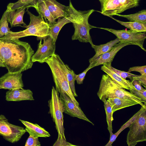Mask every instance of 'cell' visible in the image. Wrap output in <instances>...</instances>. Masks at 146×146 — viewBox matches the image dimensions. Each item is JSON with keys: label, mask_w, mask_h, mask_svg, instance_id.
Returning <instances> with one entry per match:
<instances>
[{"label": "cell", "mask_w": 146, "mask_h": 146, "mask_svg": "<svg viewBox=\"0 0 146 146\" xmlns=\"http://www.w3.org/2000/svg\"><path fill=\"white\" fill-rule=\"evenodd\" d=\"M21 72L15 73L8 72L0 78V89L9 90L23 88Z\"/></svg>", "instance_id": "cell-13"}, {"label": "cell", "mask_w": 146, "mask_h": 146, "mask_svg": "<svg viewBox=\"0 0 146 146\" xmlns=\"http://www.w3.org/2000/svg\"><path fill=\"white\" fill-rule=\"evenodd\" d=\"M42 40H43V43H42V40H40L37 50L32 56L31 60L33 62H38L43 63L45 59L55 54L56 42L51 36L48 35L45 36Z\"/></svg>", "instance_id": "cell-11"}, {"label": "cell", "mask_w": 146, "mask_h": 146, "mask_svg": "<svg viewBox=\"0 0 146 146\" xmlns=\"http://www.w3.org/2000/svg\"><path fill=\"white\" fill-rule=\"evenodd\" d=\"M26 132L23 127L12 124L4 115H0V135L12 143L18 141Z\"/></svg>", "instance_id": "cell-9"}, {"label": "cell", "mask_w": 146, "mask_h": 146, "mask_svg": "<svg viewBox=\"0 0 146 146\" xmlns=\"http://www.w3.org/2000/svg\"><path fill=\"white\" fill-rule=\"evenodd\" d=\"M117 38L113 40H111L106 44L99 45L93 44L91 46L95 52L94 55L89 60L90 63L94 61L98 57L110 50L113 47L120 42Z\"/></svg>", "instance_id": "cell-20"}, {"label": "cell", "mask_w": 146, "mask_h": 146, "mask_svg": "<svg viewBox=\"0 0 146 146\" xmlns=\"http://www.w3.org/2000/svg\"><path fill=\"white\" fill-rule=\"evenodd\" d=\"M117 15L127 19L130 21H137L146 23V10L143 9L134 14L122 15L116 14Z\"/></svg>", "instance_id": "cell-29"}, {"label": "cell", "mask_w": 146, "mask_h": 146, "mask_svg": "<svg viewBox=\"0 0 146 146\" xmlns=\"http://www.w3.org/2000/svg\"><path fill=\"white\" fill-rule=\"evenodd\" d=\"M128 127L126 142L128 146L146 141V106Z\"/></svg>", "instance_id": "cell-7"}, {"label": "cell", "mask_w": 146, "mask_h": 146, "mask_svg": "<svg viewBox=\"0 0 146 146\" xmlns=\"http://www.w3.org/2000/svg\"><path fill=\"white\" fill-rule=\"evenodd\" d=\"M25 9L22 8L15 11L10 10L8 15V21L11 27L16 26L22 27L21 25H26L23 20Z\"/></svg>", "instance_id": "cell-19"}, {"label": "cell", "mask_w": 146, "mask_h": 146, "mask_svg": "<svg viewBox=\"0 0 146 146\" xmlns=\"http://www.w3.org/2000/svg\"><path fill=\"white\" fill-rule=\"evenodd\" d=\"M27 13L29 15L30 22L28 25H23V27L26 29L18 32L12 31L7 35L0 38V40L6 41L19 39L28 36H37L38 40H42L44 37L50 35V27L48 23L45 22L43 17L39 14L35 16L28 10Z\"/></svg>", "instance_id": "cell-3"}, {"label": "cell", "mask_w": 146, "mask_h": 146, "mask_svg": "<svg viewBox=\"0 0 146 146\" xmlns=\"http://www.w3.org/2000/svg\"><path fill=\"white\" fill-rule=\"evenodd\" d=\"M44 1L55 20L67 16L68 6L62 5L55 0H44Z\"/></svg>", "instance_id": "cell-17"}, {"label": "cell", "mask_w": 146, "mask_h": 146, "mask_svg": "<svg viewBox=\"0 0 146 146\" xmlns=\"http://www.w3.org/2000/svg\"><path fill=\"white\" fill-rule=\"evenodd\" d=\"M139 0H99L102 14L109 17L138 7Z\"/></svg>", "instance_id": "cell-8"}, {"label": "cell", "mask_w": 146, "mask_h": 146, "mask_svg": "<svg viewBox=\"0 0 146 146\" xmlns=\"http://www.w3.org/2000/svg\"><path fill=\"white\" fill-rule=\"evenodd\" d=\"M19 120L25 125L26 132L30 135L37 138L47 137L50 136L48 132L38 124L21 119Z\"/></svg>", "instance_id": "cell-18"}, {"label": "cell", "mask_w": 146, "mask_h": 146, "mask_svg": "<svg viewBox=\"0 0 146 146\" xmlns=\"http://www.w3.org/2000/svg\"><path fill=\"white\" fill-rule=\"evenodd\" d=\"M71 23L68 17L58 19L54 25L50 27V35L56 42L59 33L63 27L67 23Z\"/></svg>", "instance_id": "cell-24"}, {"label": "cell", "mask_w": 146, "mask_h": 146, "mask_svg": "<svg viewBox=\"0 0 146 146\" xmlns=\"http://www.w3.org/2000/svg\"><path fill=\"white\" fill-rule=\"evenodd\" d=\"M101 70L123 88L129 91L136 90L131 81L123 78L113 70L111 63H107L103 64Z\"/></svg>", "instance_id": "cell-15"}, {"label": "cell", "mask_w": 146, "mask_h": 146, "mask_svg": "<svg viewBox=\"0 0 146 146\" xmlns=\"http://www.w3.org/2000/svg\"><path fill=\"white\" fill-rule=\"evenodd\" d=\"M97 95L103 102L108 99L118 98L135 101L143 106L146 103L133 93L121 87L108 74L102 76Z\"/></svg>", "instance_id": "cell-4"}, {"label": "cell", "mask_w": 146, "mask_h": 146, "mask_svg": "<svg viewBox=\"0 0 146 146\" xmlns=\"http://www.w3.org/2000/svg\"><path fill=\"white\" fill-rule=\"evenodd\" d=\"M35 8L38 14H40L44 18L46 22H47V20L48 21V24L50 27L56 23V20L54 19L44 1L39 3Z\"/></svg>", "instance_id": "cell-26"}, {"label": "cell", "mask_w": 146, "mask_h": 146, "mask_svg": "<svg viewBox=\"0 0 146 146\" xmlns=\"http://www.w3.org/2000/svg\"><path fill=\"white\" fill-rule=\"evenodd\" d=\"M104 106L106 116V121L108 124V129L110 133V136L113 133L112 126V122L113 120V114L112 108L109 102L106 100L104 101Z\"/></svg>", "instance_id": "cell-30"}, {"label": "cell", "mask_w": 146, "mask_h": 146, "mask_svg": "<svg viewBox=\"0 0 146 146\" xmlns=\"http://www.w3.org/2000/svg\"><path fill=\"white\" fill-rule=\"evenodd\" d=\"M146 104L143 106L140 110L136 114H135L128 121L123 125L116 133L113 134L110 136V140L105 146H111L113 142L115 141L116 138L120 133L124 129L128 127L132 123L137 116L142 111L144 108L146 106Z\"/></svg>", "instance_id": "cell-27"}, {"label": "cell", "mask_w": 146, "mask_h": 146, "mask_svg": "<svg viewBox=\"0 0 146 146\" xmlns=\"http://www.w3.org/2000/svg\"><path fill=\"white\" fill-rule=\"evenodd\" d=\"M59 98L62 102L63 112L73 117H76L91 123L94 124L88 119L79 106L76 104L65 94H60Z\"/></svg>", "instance_id": "cell-12"}, {"label": "cell", "mask_w": 146, "mask_h": 146, "mask_svg": "<svg viewBox=\"0 0 146 146\" xmlns=\"http://www.w3.org/2000/svg\"><path fill=\"white\" fill-rule=\"evenodd\" d=\"M60 58L58 55L54 54L45 59L44 62L48 64L51 69L56 90L60 94H65L74 103L79 106L72 93L66 76L62 69Z\"/></svg>", "instance_id": "cell-5"}, {"label": "cell", "mask_w": 146, "mask_h": 146, "mask_svg": "<svg viewBox=\"0 0 146 146\" xmlns=\"http://www.w3.org/2000/svg\"></svg>", "instance_id": "cell-40"}, {"label": "cell", "mask_w": 146, "mask_h": 146, "mask_svg": "<svg viewBox=\"0 0 146 146\" xmlns=\"http://www.w3.org/2000/svg\"><path fill=\"white\" fill-rule=\"evenodd\" d=\"M130 92L135 95L145 102H146V90H136L130 91Z\"/></svg>", "instance_id": "cell-35"}, {"label": "cell", "mask_w": 146, "mask_h": 146, "mask_svg": "<svg viewBox=\"0 0 146 146\" xmlns=\"http://www.w3.org/2000/svg\"><path fill=\"white\" fill-rule=\"evenodd\" d=\"M0 67H5V66L0 61Z\"/></svg>", "instance_id": "cell-39"}, {"label": "cell", "mask_w": 146, "mask_h": 146, "mask_svg": "<svg viewBox=\"0 0 146 146\" xmlns=\"http://www.w3.org/2000/svg\"><path fill=\"white\" fill-rule=\"evenodd\" d=\"M108 31L115 35L120 42H125L139 46L142 50L146 51L143 45L146 38L145 33L138 32L129 30H117L112 29L98 27Z\"/></svg>", "instance_id": "cell-10"}, {"label": "cell", "mask_w": 146, "mask_h": 146, "mask_svg": "<svg viewBox=\"0 0 146 146\" xmlns=\"http://www.w3.org/2000/svg\"><path fill=\"white\" fill-rule=\"evenodd\" d=\"M53 146H75L66 141V138L58 137L57 140L53 145Z\"/></svg>", "instance_id": "cell-34"}, {"label": "cell", "mask_w": 146, "mask_h": 146, "mask_svg": "<svg viewBox=\"0 0 146 146\" xmlns=\"http://www.w3.org/2000/svg\"><path fill=\"white\" fill-rule=\"evenodd\" d=\"M49 108L48 113L52 119L58 132V137L66 138L64 127L63 104L59 98V92L52 86L51 92V98L48 101Z\"/></svg>", "instance_id": "cell-6"}, {"label": "cell", "mask_w": 146, "mask_h": 146, "mask_svg": "<svg viewBox=\"0 0 146 146\" xmlns=\"http://www.w3.org/2000/svg\"><path fill=\"white\" fill-rule=\"evenodd\" d=\"M91 63H90L88 67L83 72L78 75L75 74H74L75 80L76 81L77 84H82L85 77L87 72L90 69Z\"/></svg>", "instance_id": "cell-32"}, {"label": "cell", "mask_w": 146, "mask_h": 146, "mask_svg": "<svg viewBox=\"0 0 146 146\" xmlns=\"http://www.w3.org/2000/svg\"><path fill=\"white\" fill-rule=\"evenodd\" d=\"M5 99L8 101L34 100L32 91L23 88L9 90L6 92Z\"/></svg>", "instance_id": "cell-16"}, {"label": "cell", "mask_w": 146, "mask_h": 146, "mask_svg": "<svg viewBox=\"0 0 146 146\" xmlns=\"http://www.w3.org/2000/svg\"><path fill=\"white\" fill-rule=\"evenodd\" d=\"M9 11V8L7 6V9L5 11L0 20V38L12 31H10L8 26V16Z\"/></svg>", "instance_id": "cell-28"}, {"label": "cell", "mask_w": 146, "mask_h": 146, "mask_svg": "<svg viewBox=\"0 0 146 146\" xmlns=\"http://www.w3.org/2000/svg\"><path fill=\"white\" fill-rule=\"evenodd\" d=\"M132 44L127 42H119L110 50L101 54L94 61L91 63L92 64L91 66V68L107 63H111L117 52L123 47Z\"/></svg>", "instance_id": "cell-14"}, {"label": "cell", "mask_w": 146, "mask_h": 146, "mask_svg": "<svg viewBox=\"0 0 146 146\" xmlns=\"http://www.w3.org/2000/svg\"><path fill=\"white\" fill-rule=\"evenodd\" d=\"M60 61L62 69L66 76L72 93L75 97H77L78 95L76 92L75 87V73L67 65L64 64L60 58Z\"/></svg>", "instance_id": "cell-25"}, {"label": "cell", "mask_w": 146, "mask_h": 146, "mask_svg": "<svg viewBox=\"0 0 146 146\" xmlns=\"http://www.w3.org/2000/svg\"><path fill=\"white\" fill-rule=\"evenodd\" d=\"M95 10L91 9L87 11H78L75 9L70 0L68 16L72 23L75 29L72 37V40H77L81 42H89L91 46L93 44L90 34L92 29L97 28L90 25L88 19Z\"/></svg>", "instance_id": "cell-2"}, {"label": "cell", "mask_w": 146, "mask_h": 146, "mask_svg": "<svg viewBox=\"0 0 146 146\" xmlns=\"http://www.w3.org/2000/svg\"><path fill=\"white\" fill-rule=\"evenodd\" d=\"M110 17L130 30L140 32H146V23L137 21L123 22L117 19L112 17Z\"/></svg>", "instance_id": "cell-23"}, {"label": "cell", "mask_w": 146, "mask_h": 146, "mask_svg": "<svg viewBox=\"0 0 146 146\" xmlns=\"http://www.w3.org/2000/svg\"><path fill=\"white\" fill-rule=\"evenodd\" d=\"M106 100L111 106L113 113L121 109L138 104L134 101L118 98H109Z\"/></svg>", "instance_id": "cell-21"}, {"label": "cell", "mask_w": 146, "mask_h": 146, "mask_svg": "<svg viewBox=\"0 0 146 146\" xmlns=\"http://www.w3.org/2000/svg\"><path fill=\"white\" fill-rule=\"evenodd\" d=\"M136 71L139 72L141 75H146V66H136L130 68L128 72Z\"/></svg>", "instance_id": "cell-36"}, {"label": "cell", "mask_w": 146, "mask_h": 146, "mask_svg": "<svg viewBox=\"0 0 146 146\" xmlns=\"http://www.w3.org/2000/svg\"><path fill=\"white\" fill-rule=\"evenodd\" d=\"M132 80H135L139 81L146 88V75H141L133 77L132 78Z\"/></svg>", "instance_id": "cell-37"}, {"label": "cell", "mask_w": 146, "mask_h": 146, "mask_svg": "<svg viewBox=\"0 0 146 146\" xmlns=\"http://www.w3.org/2000/svg\"><path fill=\"white\" fill-rule=\"evenodd\" d=\"M34 51L30 45L19 39L0 41V61L8 72H22L31 68Z\"/></svg>", "instance_id": "cell-1"}, {"label": "cell", "mask_w": 146, "mask_h": 146, "mask_svg": "<svg viewBox=\"0 0 146 146\" xmlns=\"http://www.w3.org/2000/svg\"><path fill=\"white\" fill-rule=\"evenodd\" d=\"M112 68L113 70L118 75L120 76L123 78L126 79L127 78L130 79L131 81L132 80L133 77L138 76V75H135L129 72H126L124 71H122L116 69L112 66Z\"/></svg>", "instance_id": "cell-31"}, {"label": "cell", "mask_w": 146, "mask_h": 146, "mask_svg": "<svg viewBox=\"0 0 146 146\" xmlns=\"http://www.w3.org/2000/svg\"><path fill=\"white\" fill-rule=\"evenodd\" d=\"M131 81L136 90L140 91L145 89L142 87L141 83L139 81L135 80H132Z\"/></svg>", "instance_id": "cell-38"}, {"label": "cell", "mask_w": 146, "mask_h": 146, "mask_svg": "<svg viewBox=\"0 0 146 146\" xmlns=\"http://www.w3.org/2000/svg\"><path fill=\"white\" fill-rule=\"evenodd\" d=\"M25 145V146H40L41 144L39 141L38 138L29 135Z\"/></svg>", "instance_id": "cell-33"}, {"label": "cell", "mask_w": 146, "mask_h": 146, "mask_svg": "<svg viewBox=\"0 0 146 146\" xmlns=\"http://www.w3.org/2000/svg\"><path fill=\"white\" fill-rule=\"evenodd\" d=\"M43 1L44 0H19L15 3H9L7 6L10 10L15 11L22 8H35L39 3Z\"/></svg>", "instance_id": "cell-22"}]
</instances>
